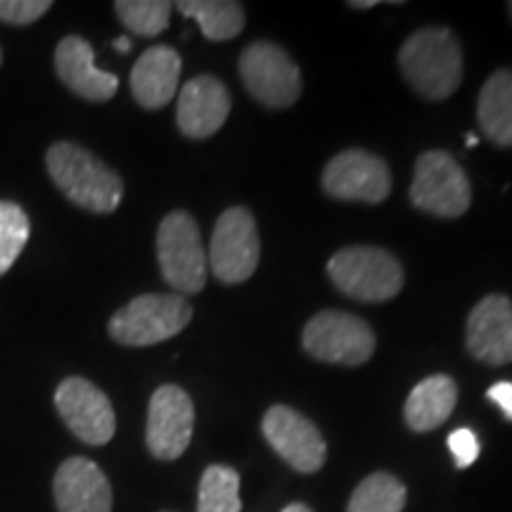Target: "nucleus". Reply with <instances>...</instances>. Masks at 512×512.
I'll use <instances>...</instances> for the list:
<instances>
[{
	"label": "nucleus",
	"instance_id": "obj_23",
	"mask_svg": "<svg viewBox=\"0 0 512 512\" xmlns=\"http://www.w3.org/2000/svg\"><path fill=\"white\" fill-rule=\"evenodd\" d=\"M406 486L389 472H373L356 486L347 512H401Z\"/></svg>",
	"mask_w": 512,
	"mask_h": 512
},
{
	"label": "nucleus",
	"instance_id": "obj_24",
	"mask_svg": "<svg viewBox=\"0 0 512 512\" xmlns=\"http://www.w3.org/2000/svg\"><path fill=\"white\" fill-rule=\"evenodd\" d=\"M114 12L131 34L155 38L169 29L174 3L169 0H117Z\"/></svg>",
	"mask_w": 512,
	"mask_h": 512
},
{
	"label": "nucleus",
	"instance_id": "obj_28",
	"mask_svg": "<svg viewBox=\"0 0 512 512\" xmlns=\"http://www.w3.org/2000/svg\"><path fill=\"white\" fill-rule=\"evenodd\" d=\"M489 401H494L501 408L505 418L512 422V382H496L494 387H489Z\"/></svg>",
	"mask_w": 512,
	"mask_h": 512
},
{
	"label": "nucleus",
	"instance_id": "obj_13",
	"mask_svg": "<svg viewBox=\"0 0 512 512\" xmlns=\"http://www.w3.org/2000/svg\"><path fill=\"white\" fill-rule=\"evenodd\" d=\"M264 437L275 453L304 475H313L325 465L328 444L309 418L290 406L268 408L261 422Z\"/></svg>",
	"mask_w": 512,
	"mask_h": 512
},
{
	"label": "nucleus",
	"instance_id": "obj_8",
	"mask_svg": "<svg viewBox=\"0 0 512 512\" xmlns=\"http://www.w3.org/2000/svg\"><path fill=\"white\" fill-rule=\"evenodd\" d=\"M240 76L252 98L268 110H287L302 95V72L285 48L256 41L240 55Z\"/></svg>",
	"mask_w": 512,
	"mask_h": 512
},
{
	"label": "nucleus",
	"instance_id": "obj_26",
	"mask_svg": "<svg viewBox=\"0 0 512 512\" xmlns=\"http://www.w3.org/2000/svg\"><path fill=\"white\" fill-rule=\"evenodd\" d=\"M53 10L50 0H0V22L10 27H29Z\"/></svg>",
	"mask_w": 512,
	"mask_h": 512
},
{
	"label": "nucleus",
	"instance_id": "obj_16",
	"mask_svg": "<svg viewBox=\"0 0 512 512\" xmlns=\"http://www.w3.org/2000/svg\"><path fill=\"white\" fill-rule=\"evenodd\" d=\"M57 512H112V484L91 458L72 456L57 467L53 477Z\"/></svg>",
	"mask_w": 512,
	"mask_h": 512
},
{
	"label": "nucleus",
	"instance_id": "obj_34",
	"mask_svg": "<svg viewBox=\"0 0 512 512\" xmlns=\"http://www.w3.org/2000/svg\"><path fill=\"white\" fill-rule=\"evenodd\" d=\"M0 64H3V48H0Z\"/></svg>",
	"mask_w": 512,
	"mask_h": 512
},
{
	"label": "nucleus",
	"instance_id": "obj_21",
	"mask_svg": "<svg viewBox=\"0 0 512 512\" xmlns=\"http://www.w3.org/2000/svg\"><path fill=\"white\" fill-rule=\"evenodd\" d=\"M174 10L183 17L195 19L200 24L202 36L207 41H233L235 36L245 29L247 15L245 8L233 0H181L174 5Z\"/></svg>",
	"mask_w": 512,
	"mask_h": 512
},
{
	"label": "nucleus",
	"instance_id": "obj_29",
	"mask_svg": "<svg viewBox=\"0 0 512 512\" xmlns=\"http://www.w3.org/2000/svg\"><path fill=\"white\" fill-rule=\"evenodd\" d=\"M131 46H133V43H131V38H128V36H121V38H117V41H114V48H117L121 55H126L128 50H131Z\"/></svg>",
	"mask_w": 512,
	"mask_h": 512
},
{
	"label": "nucleus",
	"instance_id": "obj_1",
	"mask_svg": "<svg viewBox=\"0 0 512 512\" xmlns=\"http://www.w3.org/2000/svg\"><path fill=\"white\" fill-rule=\"evenodd\" d=\"M46 169L55 188L91 214H112L124 197V181L88 147L57 140L46 152Z\"/></svg>",
	"mask_w": 512,
	"mask_h": 512
},
{
	"label": "nucleus",
	"instance_id": "obj_25",
	"mask_svg": "<svg viewBox=\"0 0 512 512\" xmlns=\"http://www.w3.org/2000/svg\"><path fill=\"white\" fill-rule=\"evenodd\" d=\"M31 235V221L27 211L17 202L0 200V275L15 266Z\"/></svg>",
	"mask_w": 512,
	"mask_h": 512
},
{
	"label": "nucleus",
	"instance_id": "obj_27",
	"mask_svg": "<svg viewBox=\"0 0 512 512\" xmlns=\"http://www.w3.org/2000/svg\"><path fill=\"white\" fill-rule=\"evenodd\" d=\"M448 451L456 458V465L460 470L470 467L479 458V439L477 434L467 427H458L456 432L448 434Z\"/></svg>",
	"mask_w": 512,
	"mask_h": 512
},
{
	"label": "nucleus",
	"instance_id": "obj_5",
	"mask_svg": "<svg viewBox=\"0 0 512 512\" xmlns=\"http://www.w3.org/2000/svg\"><path fill=\"white\" fill-rule=\"evenodd\" d=\"M157 261L166 285L181 294L204 290L209 278V261L202 245V233L188 211L166 214L157 228Z\"/></svg>",
	"mask_w": 512,
	"mask_h": 512
},
{
	"label": "nucleus",
	"instance_id": "obj_33",
	"mask_svg": "<svg viewBox=\"0 0 512 512\" xmlns=\"http://www.w3.org/2000/svg\"><path fill=\"white\" fill-rule=\"evenodd\" d=\"M508 12H510V19H512V3H508Z\"/></svg>",
	"mask_w": 512,
	"mask_h": 512
},
{
	"label": "nucleus",
	"instance_id": "obj_35",
	"mask_svg": "<svg viewBox=\"0 0 512 512\" xmlns=\"http://www.w3.org/2000/svg\"><path fill=\"white\" fill-rule=\"evenodd\" d=\"M159 512H174V510H159Z\"/></svg>",
	"mask_w": 512,
	"mask_h": 512
},
{
	"label": "nucleus",
	"instance_id": "obj_11",
	"mask_svg": "<svg viewBox=\"0 0 512 512\" xmlns=\"http://www.w3.org/2000/svg\"><path fill=\"white\" fill-rule=\"evenodd\" d=\"M195 430V403L178 384H162L147 406L145 444L152 458L178 460L188 451Z\"/></svg>",
	"mask_w": 512,
	"mask_h": 512
},
{
	"label": "nucleus",
	"instance_id": "obj_20",
	"mask_svg": "<svg viewBox=\"0 0 512 512\" xmlns=\"http://www.w3.org/2000/svg\"><path fill=\"white\" fill-rule=\"evenodd\" d=\"M482 133L496 147H512V69H498L486 79L477 98Z\"/></svg>",
	"mask_w": 512,
	"mask_h": 512
},
{
	"label": "nucleus",
	"instance_id": "obj_18",
	"mask_svg": "<svg viewBox=\"0 0 512 512\" xmlns=\"http://www.w3.org/2000/svg\"><path fill=\"white\" fill-rule=\"evenodd\" d=\"M181 55L171 46H152L133 64L131 93L143 110H162L176 98L181 81Z\"/></svg>",
	"mask_w": 512,
	"mask_h": 512
},
{
	"label": "nucleus",
	"instance_id": "obj_6",
	"mask_svg": "<svg viewBox=\"0 0 512 512\" xmlns=\"http://www.w3.org/2000/svg\"><path fill=\"white\" fill-rule=\"evenodd\" d=\"M304 351L335 366H363L375 354V332L363 318L347 311H320L302 332Z\"/></svg>",
	"mask_w": 512,
	"mask_h": 512
},
{
	"label": "nucleus",
	"instance_id": "obj_4",
	"mask_svg": "<svg viewBox=\"0 0 512 512\" xmlns=\"http://www.w3.org/2000/svg\"><path fill=\"white\" fill-rule=\"evenodd\" d=\"M192 320V306L181 294H138L107 323V332L124 347H152L181 335Z\"/></svg>",
	"mask_w": 512,
	"mask_h": 512
},
{
	"label": "nucleus",
	"instance_id": "obj_12",
	"mask_svg": "<svg viewBox=\"0 0 512 512\" xmlns=\"http://www.w3.org/2000/svg\"><path fill=\"white\" fill-rule=\"evenodd\" d=\"M323 190L335 200L380 204L392 192V174L382 157L351 147L332 157L325 166Z\"/></svg>",
	"mask_w": 512,
	"mask_h": 512
},
{
	"label": "nucleus",
	"instance_id": "obj_9",
	"mask_svg": "<svg viewBox=\"0 0 512 512\" xmlns=\"http://www.w3.org/2000/svg\"><path fill=\"white\" fill-rule=\"evenodd\" d=\"M261 242L252 211L247 207H230L223 211L211 233L209 268L216 280L238 285L249 280L259 266Z\"/></svg>",
	"mask_w": 512,
	"mask_h": 512
},
{
	"label": "nucleus",
	"instance_id": "obj_15",
	"mask_svg": "<svg viewBox=\"0 0 512 512\" xmlns=\"http://www.w3.org/2000/svg\"><path fill=\"white\" fill-rule=\"evenodd\" d=\"M465 344L486 366L512 363V302L505 294H486L470 311Z\"/></svg>",
	"mask_w": 512,
	"mask_h": 512
},
{
	"label": "nucleus",
	"instance_id": "obj_31",
	"mask_svg": "<svg viewBox=\"0 0 512 512\" xmlns=\"http://www.w3.org/2000/svg\"><path fill=\"white\" fill-rule=\"evenodd\" d=\"M280 512H313L309 505H304V503H290L287 505V508H283Z\"/></svg>",
	"mask_w": 512,
	"mask_h": 512
},
{
	"label": "nucleus",
	"instance_id": "obj_2",
	"mask_svg": "<svg viewBox=\"0 0 512 512\" xmlns=\"http://www.w3.org/2000/svg\"><path fill=\"white\" fill-rule=\"evenodd\" d=\"M399 69L411 88L427 100H446L463 81V50L446 27H425L406 38Z\"/></svg>",
	"mask_w": 512,
	"mask_h": 512
},
{
	"label": "nucleus",
	"instance_id": "obj_3",
	"mask_svg": "<svg viewBox=\"0 0 512 512\" xmlns=\"http://www.w3.org/2000/svg\"><path fill=\"white\" fill-rule=\"evenodd\" d=\"M328 275L339 292L358 302H389L403 290V266L392 252L370 245L344 247L328 261Z\"/></svg>",
	"mask_w": 512,
	"mask_h": 512
},
{
	"label": "nucleus",
	"instance_id": "obj_17",
	"mask_svg": "<svg viewBox=\"0 0 512 512\" xmlns=\"http://www.w3.org/2000/svg\"><path fill=\"white\" fill-rule=\"evenodd\" d=\"M55 74L81 100L107 102L119 91V76L95 67V50L83 36H64L55 48Z\"/></svg>",
	"mask_w": 512,
	"mask_h": 512
},
{
	"label": "nucleus",
	"instance_id": "obj_22",
	"mask_svg": "<svg viewBox=\"0 0 512 512\" xmlns=\"http://www.w3.org/2000/svg\"><path fill=\"white\" fill-rule=\"evenodd\" d=\"M197 512H242L240 475L228 465H209L200 477Z\"/></svg>",
	"mask_w": 512,
	"mask_h": 512
},
{
	"label": "nucleus",
	"instance_id": "obj_19",
	"mask_svg": "<svg viewBox=\"0 0 512 512\" xmlns=\"http://www.w3.org/2000/svg\"><path fill=\"white\" fill-rule=\"evenodd\" d=\"M458 403V384L448 375H430L408 394L403 418L413 432H432L451 418Z\"/></svg>",
	"mask_w": 512,
	"mask_h": 512
},
{
	"label": "nucleus",
	"instance_id": "obj_7",
	"mask_svg": "<svg viewBox=\"0 0 512 512\" xmlns=\"http://www.w3.org/2000/svg\"><path fill=\"white\" fill-rule=\"evenodd\" d=\"M411 202L415 209L439 219L463 216L470 209L472 188L456 157L444 150L422 152L415 162Z\"/></svg>",
	"mask_w": 512,
	"mask_h": 512
},
{
	"label": "nucleus",
	"instance_id": "obj_32",
	"mask_svg": "<svg viewBox=\"0 0 512 512\" xmlns=\"http://www.w3.org/2000/svg\"><path fill=\"white\" fill-rule=\"evenodd\" d=\"M477 145V136L475 133H470V136H467V147H475Z\"/></svg>",
	"mask_w": 512,
	"mask_h": 512
},
{
	"label": "nucleus",
	"instance_id": "obj_10",
	"mask_svg": "<svg viewBox=\"0 0 512 512\" xmlns=\"http://www.w3.org/2000/svg\"><path fill=\"white\" fill-rule=\"evenodd\" d=\"M55 408L67 430L86 446H105L117 432V413L98 384L86 377H64L55 389Z\"/></svg>",
	"mask_w": 512,
	"mask_h": 512
},
{
	"label": "nucleus",
	"instance_id": "obj_14",
	"mask_svg": "<svg viewBox=\"0 0 512 512\" xmlns=\"http://www.w3.org/2000/svg\"><path fill=\"white\" fill-rule=\"evenodd\" d=\"M230 114V93L226 83L211 74L190 79L178 93L176 124L190 140H207L221 131Z\"/></svg>",
	"mask_w": 512,
	"mask_h": 512
},
{
	"label": "nucleus",
	"instance_id": "obj_30",
	"mask_svg": "<svg viewBox=\"0 0 512 512\" xmlns=\"http://www.w3.org/2000/svg\"><path fill=\"white\" fill-rule=\"evenodd\" d=\"M351 8H356V10H368V8H375L377 5V0H351Z\"/></svg>",
	"mask_w": 512,
	"mask_h": 512
}]
</instances>
